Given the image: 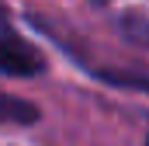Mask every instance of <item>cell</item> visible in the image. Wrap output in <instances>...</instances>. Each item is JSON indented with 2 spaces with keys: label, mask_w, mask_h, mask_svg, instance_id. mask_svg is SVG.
Returning a JSON list of instances; mask_svg holds the SVG:
<instances>
[{
  "label": "cell",
  "mask_w": 149,
  "mask_h": 146,
  "mask_svg": "<svg viewBox=\"0 0 149 146\" xmlns=\"http://www.w3.org/2000/svg\"><path fill=\"white\" fill-rule=\"evenodd\" d=\"M38 118H42L38 105L17 98V94L0 91V125H35Z\"/></svg>",
  "instance_id": "cell-2"
},
{
  "label": "cell",
  "mask_w": 149,
  "mask_h": 146,
  "mask_svg": "<svg viewBox=\"0 0 149 146\" xmlns=\"http://www.w3.org/2000/svg\"><path fill=\"white\" fill-rule=\"evenodd\" d=\"M45 70V56L38 52L31 42H24L14 32H0V77H38Z\"/></svg>",
  "instance_id": "cell-1"
},
{
  "label": "cell",
  "mask_w": 149,
  "mask_h": 146,
  "mask_svg": "<svg viewBox=\"0 0 149 146\" xmlns=\"http://www.w3.org/2000/svg\"><path fill=\"white\" fill-rule=\"evenodd\" d=\"M146 146H149V139H146Z\"/></svg>",
  "instance_id": "cell-4"
},
{
  "label": "cell",
  "mask_w": 149,
  "mask_h": 146,
  "mask_svg": "<svg viewBox=\"0 0 149 146\" xmlns=\"http://www.w3.org/2000/svg\"><path fill=\"white\" fill-rule=\"evenodd\" d=\"M125 32H128V38L149 45V21L146 18H125Z\"/></svg>",
  "instance_id": "cell-3"
}]
</instances>
